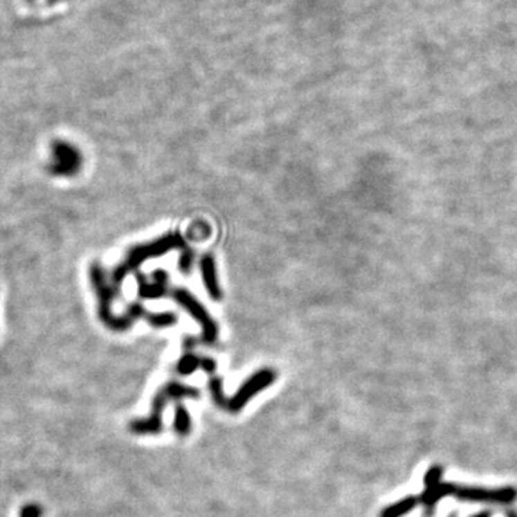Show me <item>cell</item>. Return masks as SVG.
<instances>
[{"mask_svg": "<svg viewBox=\"0 0 517 517\" xmlns=\"http://www.w3.org/2000/svg\"><path fill=\"white\" fill-rule=\"evenodd\" d=\"M200 391L194 387H188L181 382L172 381L165 384L152 399L151 412L147 418L134 419L129 424V430L136 435H156L163 431V414L170 401H181L187 398H199Z\"/></svg>", "mask_w": 517, "mask_h": 517, "instance_id": "1", "label": "cell"}, {"mask_svg": "<svg viewBox=\"0 0 517 517\" xmlns=\"http://www.w3.org/2000/svg\"><path fill=\"white\" fill-rule=\"evenodd\" d=\"M200 362H201V358H199L197 355L185 354L184 356L180 358L177 363V371L180 375H184V377L191 375L200 368Z\"/></svg>", "mask_w": 517, "mask_h": 517, "instance_id": "13", "label": "cell"}, {"mask_svg": "<svg viewBox=\"0 0 517 517\" xmlns=\"http://www.w3.org/2000/svg\"><path fill=\"white\" fill-rule=\"evenodd\" d=\"M471 517H491V514L489 511H482V513H477V514H474Z\"/></svg>", "mask_w": 517, "mask_h": 517, "instance_id": "18", "label": "cell"}, {"mask_svg": "<svg viewBox=\"0 0 517 517\" xmlns=\"http://www.w3.org/2000/svg\"><path fill=\"white\" fill-rule=\"evenodd\" d=\"M82 167L84 156L78 147L64 140H56L52 143L51 160L46 165L51 176L72 179L80 174Z\"/></svg>", "mask_w": 517, "mask_h": 517, "instance_id": "3", "label": "cell"}, {"mask_svg": "<svg viewBox=\"0 0 517 517\" xmlns=\"http://www.w3.org/2000/svg\"><path fill=\"white\" fill-rule=\"evenodd\" d=\"M89 280L98 299V316L101 322L111 331L117 329L118 316L112 314V303L115 300V286L112 284L111 279L107 278L104 267L93 262L89 266Z\"/></svg>", "mask_w": 517, "mask_h": 517, "instance_id": "4", "label": "cell"}, {"mask_svg": "<svg viewBox=\"0 0 517 517\" xmlns=\"http://www.w3.org/2000/svg\"><path fill=\"white\" fill-rule=\"evenodd\" d=\"M208 388H210V394H212L215 404L219 408L224 410V406L227 402V397H226V392H224V388H223V379L220 377L219 378L213 377L208 382Z\"/></svg>", "mask_w": 517, "mask_h": 517, "instance_id": "14", "label": "cell"}, {"mask_svg": "<svg viewBox=\"0 0 517 517\" xmlns=\"http://www.w3.org/2000/svg\"><path fill=\"white\" fill-rule=\"evenodd\" d=\"M419 500L415 496H407L392 505H388L379 513V517H404L418 506Z\"/></svg>", "mask_w": 517, "mask_h": 517, "instance_id": "11", "label": "cell"}, {"mask_svg": "<svg viewBox=\"0 0 517 517\" xmlns=\"http://www.w3.org/2000/svg\"><path fill=\"white\" fill-rule=\"evenodd\" d=\"M137 280H138V295L144 299H156L165 293L167 275L164 272H156L151 282L144 276L138 278Z\"/></svg>", "mask_w": 517, "mask_h": 517, "instance_id": "10", "label": "cell"}, {"mask_svg": "<svg viewBox=\"0 0 517 517\" xmlns=\"http://www.w3.org/2000/svg\"><path fill=\"white\" fill-rule=\"evenodd\" d=\"M44 509L41 505L37 503H28L25 505L21 511H19V517H42Z\"/></svg>", "mask_w": 517, "mask_h": 517, "instance_id": "15", "label": "cell"}, {"mask_svg": "<svg viewBox=\"0 0 517 517\" xmlns=\"http://www.w3.org/2000/svg\"><path fill=\"white\" fill-rule=\"evenodd\" d=\"M183 244H184L183 237L179 233H170V235H165V236H163V237H160L154 242H151V243H143V244L134 246L131 251L125 255L124 260L112 271L111 282L115 286V289H120L123 282L125 280V278L131 272L137 271L144 262H147L149 259H156L158 256H163L168 251L180 248V247H183Z\"/></svg>", "mask_w": 517, "mask_h": 517, "instance_id": "2", "label": "cell"}, {"mask_svg": "<svg viewBox=\"0 0 517 517\" xmlns=\"http://www.w3.org/2000/svg\"><path fill=\"white\" fill-rule=\"evenodd\" d=\"M451 497L462 502L473 503H496V505H510L517 499V490L511 486L499 489H486L477 486H457L453 487Z\"/></svg>", "mask_w": 517, "mask_h": 517, "instance_id": "7", "label": "cell"}, {"mask_svg": "<svg viewBox=\"0 0 517 517\" xmlns=\"http://www.w3.org/2000/svg\"><path fill=\"white\" fill-rule=\"evenodd\" d=\"M507 517H517V514H514V513H509Z\"/></svg>", "mask_w": 517, "mask_h": 517, "instance_id": "19", "label": "cell"}, {"mask_svg": "<svg viewBox=\"0 0 517 517\" xmlns=\"http://www.w3.org/2000/svg\"><path fill=\"white\" fill-rule=\"evenodd\" d=\"M444 470L442 466H431L424 475V490L418 497L419 503L426 509L433 510L446 497H451L454 483L443 482Z\"/></svg>", "mask_w": 517, "mask_h": 517, "instance_id": "8", "label": "cell"}, {"mask_svg": "<svg viewBox=\"0 0 517 517\" xmlns=\"http://www.w3.org/2000/svg\"><path fill=\"white\" fill-rule=\"evenodd\" d=\"M200 368L208 374V375H213L216 372V368H217V363L213 358H201V362H200Z\"/></svg>", "mask_w": 517, "mask_h": 517, "instance_id": "17", "label": "cell"}, {"mask_svg": "<svg viewBox=\"0 0 517 517\" xmlns=\"http://www.w3.org/2000/svg\"><path fill=\"white\" fill-rule=\"evenodd\" d=\"M193 263H194V253L191 251H185L180 257V269L183 272H190L191 267H193Z\"/></svg>", "mask_w": 517, "mask_h": 517, "instance_id": "16", "label": "cell"}, {"mask_svg": "<svg viewBox=\"0 0 517 517\" xmlns=\"http://www.w3.org/2000/svg\"><path fill=\"white\" fill-rule=\"evenodd\" d=\"M200 272H201V279L204 283V287L207 293L210 295L213 300H220L223 293H221V287L217 276V266L216 260L213 256L206 255L203 256L200 262Z\"/></svg>", "mask_w": 517, "mask_h": 517, "instance_id": "9", "label": "cell"}, {"mask_svg": "<svg viewBox=\"0 0 517 517\" xmlns=\"http://www.w3.org/2000/svg\"><path fill=\"white\" fill-rule=\"evenodd\" d=\"M275 381L276 372L272 368L259 370L243 382L233 397L227 398L224 410L232 414L240 412L247 406L248 401L260 394L263 390L269 388Z\"/></svg>", "mask_w": 517, "mask_h": 517, "instance_id": "5", "label": "cell"}, {"mask_svg": "<svg viewBox=\"0 0 517 517\" xmlns=\"http://www.w3.org/2000/svg\"><path fill=\"white\" fill-rule=\"evenodd\" d=\"M172 299H174V302H177L183 309H185V312L191 318L199 322V325L201 327L204 342L215 343L217 341V336H219L217 323L193 295H191L187 289H184V287H177V289L172 291Z\"/></svg>", "mask_w": 517, "mask_h": 517, "instance_id": "6", "label": "cell"}, {"mask_svg": "<svg viewBox=\"0 0 517 517\" xmlns=\"http://www.w3.org/2000/svg\"><path fill=\"white\" fill-rule=\"evenodd\" d=\"M191 427H193V423H191V417H190L188 410L183 404H180V402H177L172 428H174V431L179 435L185 437L191 433Z\"/></svg>", "mask_w": 517, "mask_h": 517, "instance_id": "12", "label": "cell"}]
</instances>
